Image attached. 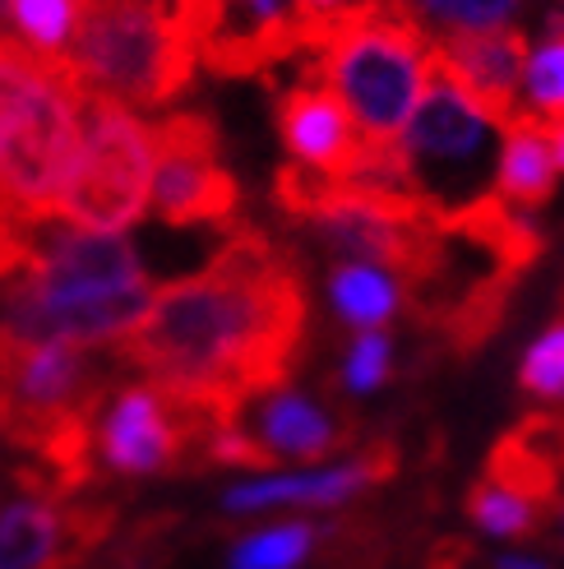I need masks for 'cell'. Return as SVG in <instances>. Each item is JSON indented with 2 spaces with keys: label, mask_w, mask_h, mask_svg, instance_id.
I'll list each match as a JSON object with an SVG mask.
<instances>
[{
  "label": "cell",
  "mask_w": 564,
  "mask_h": 569,
  "mask_svg": "<svg viewBox=\"0 0 564 569\" xmlns=\"http://www.w3.org/2000/svg\"><path fill=\"white\" fill-rule=\"evenodd\" d=\"M305 325L301 264L264 227L236 222L200 273L153 292L149 316L117 343V357L228 426L245 403L288 389Z\"/></svg>",
  "instance_id": "cell-1"
},
{
  "label": "cell",
  "mask_w": 564,
  "mask_h": 569,
  "mask_svg": "<svg viewBox=\"0 0 564 569\" xmlns=\"http://www.w3.org/2000/svg\"><path fill=\"white\" fill-rule=\"evenodd\" d=\"M61 61L83 93L130 111L177 102L200 66L172 0H83Z\"/></svg>",
  "instance_id": "cell-2"
},
{
  "label": "cell",
  "mask_w": 564,
  "mask_h": 569,
  "mask_svg": "<svg viewBox=\"0 0 564 569\" xmlns=\"http://www.w3.org/2000/svg\"><path fill=\"white\" fill-rule=\"evenodd\" d=\"M431 70V28L403 0H389L380 14L348 28L305 61L310 83L329 89L371 144H393L403 134L421 83Z\"/></svg>",
  "instance_id": "cell-3"
},
{
  "label": "cell",
  "mask_w": 564,
  "mask_h": 569,
  "mask_svg": "<svg viewBox=\"0 0 564 569\" xmlns=\"http://www.w3.org/2000/svg\"><path fill=\"white\" fill-rule=\"evenodd\" d=\"M399 158H403L407 190L426 204L435 222L486 194L495 126L435 70V61L399 134Z\"/></svg>",
  "instance_id": "cell-4"
},
{
  "label": "cell",
  "mask_w": 564,
  "mask_h": 569,
  "mask_svg": "<svg viewBox=\"0 0 564 569\" xmlns=\"http://www.w3.org/2000/svg\"><path fill=\"white\" fill-rule=\"evenodd\" d=\"M153 130L130 107L102 93H79V162L61 194V222L121 237L149 209Z\"/></svg>",
  "instance_id": "cell-5"
},
{
  "label": "cell",
  "mask_w": 564,
  "mask_h": 569,
  "mask_svg": "<svg viewBox=\"0 0 564 569\" xmlns=\"http://www.w3.org/2000/svg\"><path fill=\"white\" fill-rule=\"evenodd\" d=\"M153 130V213L167 227H236L241 181L222 162V134L204 111H172Z\"/></svg>",
  "instance_id": "cell-6"
},
{
  "label": "cell",
  "mask_w": 564,
  "mask_h": 569,
  "mask_svg": "<svg viewBox=\"0 0 564 569\" xmlns=\"http://www.w3.org/2000/svg\"><path fill=\"white\" fill-rule=\"evenodd\" d=\"M213 426H222L213 412L181 403V398L162 393L158 385H125L111 393V403L98 412L93 449L111 472L125 477H149V472H172L185 459H200Z\"/></svg>",
  "instance_id": "cell-7"
},
{
  "label": "cell",
  "mask_w": 564,
  "mask_h": 569,
  "mask_svg": "<svg viewBox=\"0 0 564 569\" xmlns=\"http://www.w3.org/2000/svg\"><path fill=\"white\" fill-rule=\"evenodd\" d=\"M194 61L222 79H255L301 56L296 0H172Z\"/></svg>",
  "instance_id": "cell-8"
},
{
  "label": "cell",
  "mask_w": 564,
  "mask_h": 569,
  "mask_svg": "<svg viewBox=\"0 0 564 569\" xmlns=\"http://www.w3.org/2000/svg\"><path fill=\"white\" fill-rule=\"evenodd\" d=\"M431 61L495 130L527 117L518 102L527 42L518 28H431Z\"/></svg>",
  "instance_id": "cell-9"
},
{
  "label": "cell",
  "mask_w": 564,
  "mask_h": 569,
  "mask_svg": "<svg viewBox=\"0 0 564 569\" xmlns=\"http://www.w3.org/2000/svg\"><path fill=\"white\" fill-rule=\"evenodd\" d=\"M111 528L107 505L23 491L0 509V569H70Z\"/></svg>",
  "instance_id": "cell-10"
},
{
  "label": "cell",
  "mask_w": 564,
  "mask_h": 569,
  "mask_svg": "<svg viewBox=\"0 0 564 569\" xmlns=\"http://www.w3.org/2000/svg\"><path fill=\"white\" fill-rule=\"evenodd\" d=\"M278 134L288 153L301 162V167H315V172H329L338 181H352L365 162V149H371V139L356 130V121L343 111L329 89L310 79H296L292 89L278 93Z\"/></svg>",
  "instance_id": "cell-11"
},
{
  "label": "cell",
  "mask_w": 564,
  "mask_h": 569,
  "mask_svg": "<svg viewBox=\"0 0 564 569\" xmlns=\"http://www.w3.org/2000/svg\"><path fill=\"white\" fill-rule=\"evenodd\" d=\"M236 426L269 453L273 463H282V459L315 463L352 440V426L333 421L329 412H320L310 398H301L292 389H273V393L255 398V403H245L236 412Z\"/></svg>",
  "instance_id": "cell-12"
},
{
  "label": "cell",
  "mask_w": 564,
  "mask_h": 569,
  "mask_svg": "<svg viewBox=\"0 0 564 569\" xmlns=\"http://www.w3.org/2000/svg\"><path fill=\"white\" fill-rule=\"evenodd\" d=\"M399 472V445H371L352 459L348 468H329V472H310V477H269V481H250V487L228 491V509L245 515V509H273V505H343L348 496L389 481Z\"/></svg>",
  "instance_id": "cell-13"
},
{
  "label": "cell",
  "mask_w": 564,
  "mask_h": 569,
  "mask_svg": "<svg viewBox=\"0 0 564 569\" xmlns=\"http://www.w3.org/2000/svg\"><path fill=\"white\" fill-rule=\"evenodd\" d=\"M555 153H551V139L546 126H537L532 117L514 121L504 130V149H500V199L504 204H518V209H542L551 204L555 194Z\"/></svg>",
  "instance_id": "cell-14"
},
{
  "label": "cell",
  "mask_w": 564,
  "mask_h": 569,
  "mask_svg": "<svg viewBox=\"0 0 564 569\" xmlns=\"http://www.w3.org/2000/svg\"><path fill=\"white\" fill-rule=\"evenodd\" d=\"M329 292H333L338 316L365 333L384 329L389 316L399 310V282L375 264H338L329 278Z\"/></svg>",
  "instance_id": "cell-15"
},
{
  "label": "cell",
  "mask_w": 564,
  "mask_h": 569,
  "mask_svg": "<svg viewBox=\"0 0 564 569\" xmlns=\"http://www.w3.org/2000/svg\"><path fill=\"white\" fill-rule=\"evenodd\" d=\"M79 6L83 0H6L14 19V38L42 56H66L79 23Z\"/></svg>",
  "instance_id": "cell-16"
},
{
  "label": "cell",
  "mask_w": 564,
  "mask_h": 569,
  "mask_svg": "<svg viewBox=\"0 0 564 569\" xmlns=\"http://www.w3.org/2000/svg\"><path fill=\"white\" fill-rule=\"evenodd\" d=\"M523 89H527V117L537 126L564 121V42H542L523 66Z\"/></svg>",
  "instance_id": "cell-17"
},
{
  "label": "cell",
  "mask_w": 564,
  "mask_h": 569,
  "mask_svg": "<svg viewBox=\"0 0 564 569\" xmlns=\"http://www.w3.org/2000/svg\"><path fill=\"white\" fill-rule=\"evenodd\" d=\"M315 528L305 523H282L269 532H255L232 551V569H292L305 560V551L315 547Z\"/></svg>",
  "instance_id": "cell-18"
},
{
  "label": "cell",
  "mask_w": 564,
  "mask_h": 569,
  "mask_svg": "<svg viewBox=\"0 0 564 569\" xmlns=\"http://www.w3.org/2000/svg\"><path fill=\"white\" fill-rule=\"evenodd\" d=\"M403 6L426 28L440 23L435 33H444V28H510L523 0H403Z\"/></svg>",
  "instance_id": "cell-19"
},
{
  "label": "cell",
  "mask_w": 564,
  "mask_h": 569,
  "mask_svg": "<svg viewBox=\"0 0 564 569\" xmlns=\"http://www.w3.org/2000/svg\"><path fill=\"white\" fill-rule=\"evenodd\" d=\"M467 519L476 528L495 532V537H527L532 528H537V509L514 500L510 491L491 487V481H476V487L467 491Z\"/></svg>",
  "instance_id": "cell-20"
},
{
  "label": "cell",
  "mask_w": 564,
  "mask_h": 569,
  "mask_svg": "<svg viewBox=\"0 0 564 569\" xmlns=\"http://www.w3.org/2000/svg\"><path fill=\"white\" fill-rule=\"evenodd\" d=\"M518 380L527 393L546 398V403H564V320H555L537 343L527 348Z\"/></svg>",
  "instance_id": "cell-21"
},
{
  "label": "cell",
  "mask_w": 564,
  "mask_h": 569,
  "mask_svg": "<svg viewBox=\"0 0 564 569\" xmlns=\"http://www.w3.org/2000/svg\"><path fill=\"white\" fill-rule=\"evenodd\" d=\"M384 376H389V338L380 329L375 333H361L352 357H348V385L356 393H365V389L384 385Z\"/></svg>",
  "instance_id": "cell-22"
},
{
  "label": "cell",
  "mask_w": 564,
  "mask_h": 569,
  "mask_svg": "<svg viewBox=\"0 0 564 569\" xmlns=\"http://www.w3.org/2000/svg\"><path fill=\"white\" fill-rule=\"evenodd\" d=\"M546 139H551V153H555V167H564V121H560V126H546Z\"/></svg>",
  "instance_id": "cell-23"
},
{
  "label": "cell",
  "mask_w": 564,
  "mask_h": 569,
  "mask_svg": "<svg viewBox=\"0 0 564 569\" xmlns=\"http://www.w3.org/2000/svg\"><path fill=\"white\" fill-rule=\"evenodd\" d=\"M500 569H546V565H537V560H518V556H504Z\"/></svg>",
  "instance_id": "cell-24"
},
{
  "label": "cell",
  "mask_w": 564,
  "mask_h": 569,
  "mask_svg": "<svg viewBox=\"0 0 564 569\" xmlns=\"http://www.w3.org/2000/svg\"><path fill=\"white\" fill-rule=\"evenodd\" d=\"M555 505H560V519H564V491H560V500H555Z\"/></svg>",
  "instance_id": "cell-25"
},
{
  "label": "cell",
  "mask_w": 564,
  "mask_h": 569,
  "mask_svg": "<svg viewBox=\"0 0 564 569\" xmlns=\"http://www.w3.org/2000/svg\"><path fill=\"white\" fill-rule=\"evenodd\" d=\"M0 10H6V0H0ZM0 23H6V19H0Z\"/></svg>",
  "instance_id": "cell-26"
}]
</instances>
